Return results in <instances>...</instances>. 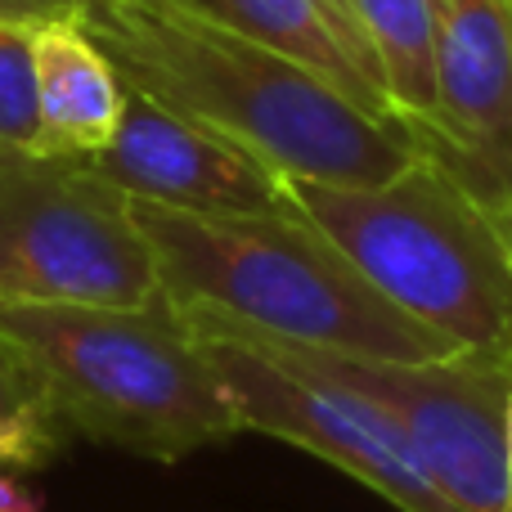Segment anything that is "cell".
Listing matches in <instances>:
<instances>
[{"mask_svg":"<svg viewBox=\"0 0 512 512\" xmlns=\"http://www.w3.org/2000/svg\"><path fill=\"white\" fill-rule=\"evenodd\" d=\"M72 23L126 90L225 135L283 180L387 185L423 158L405 122L364 113L310 68L167 0H77Z\"/></svg>","mask_w":512,"mask_h":512,"instance_id":"1","label":"cell"},{"mask_svg":"<svg viewBox=\"0 0 512 512\" xmlns=\"http://www.w3.org/2000/svg\"><path fill=\"white\" fill-rule=\"evenodd\" d=\"M171 310L351 360H445L459 346L396 310L306 216L176 212L131 198Z\"/></svg>","mask_w":512,"mask_h":512,"instance_id":"2","label":"cell"},{"mask_svg":"<svg viewBox=\"0 0 512 512\" xmlns=\"http://www.w3.org/2000/svg\"><path fill=\"white\" fill-rule=\"evenodd\" d=\"M288 194L396 310L512 369V252L495 216L445 167L418 158L387 185L288 180Z\"/></svg>","mask_w":512,"mask_h":512,"instance_id":"3","label":"cell"},{"mask_svg":"<svg viewBox=\"0 0 512 512\" xmlns=\"http://www.w3.org/2000/svg\"><path fill=\"white\" fill-rule=\"evenodd\" d=\"M0 328L32 355L63 427L95 445L180 463L243 432L198 337L167 306H23L0 301Z\"/></svg>","mask_w":512,"mask_h":512,"instance_id":"4","label":"cell"},{"mask_svg":"<svg viewBox=\"0 0 512 512\" xmlns=\"http://www.w3.org/2000/svg\"><path fill=\"white\" fill-rule=\"evenodd\" d=\"M158 297L131 198L95 162L0 149V301L140 310Z\"/></svg>","mask_w":512,"mask_h":512,"instance_id":"5","label":"cell"},{"mask_svg":"<svg viewBox=\"0 0 512 512\" xmlns=\"http://www.w3.org/2000/svg\"><path fill=\"white\" fill-rule=\"evenodd\" d=\"M180 319L216 369L243 432H265L333 463L337 472L382 495L396 512H459L427 477L396 418L382 414L373 400L355 396L351 387L306 369L301 360L256 337H243L198 315Z\"/></svg>","mask_w":512,"mask_h":512,"instance_id":"6","label":"cell"},{"mask_svg":"<svg viewBox=\"0 0 512 512\" xmlns=\"http://www.w3.org/2000/svg\"><path fill=\"white\" fill-rule=\"evenodd\" d=\"M256 342H265V337H256ZM265 346L292 355V360H301L306 369L324 373V378L342 382L355 396L373 400L382 414L396 418V427L409 436L427 477L436 481V490L459 512H512V472H508L512 369L495 360H481L472 351L405 364V360L315 355L279 342Z\"/></svg>","mask_w":512,"mask_h":512,"instance_id":"7","label":"cell"},{"mask_svg":"<svg viewBox=\"0 0 512 512\" xmlns=\"http://www.w3.org/2000/svg\"><path fill=\"white\" fill-rule=\"evenodd\" d=\"M436 122L414 135L490 216L512 207V0H432Z\"/></svg>","mask_w":512,"mask_h":512,"instance_id":"8","label":"cell"},{"mask_svg":"<svg viewBox=\"0 0 512 512\" xmlns=\"http://www.w3.org/2000/svg\"><path fill=\"white\" fill-rule=\"evenodd\" d=\"M95 171L113 180L126 198L162 203L176 212L216 216H288L297 212L288 180L265 167L256 153L225 135L162 108L158 99L126 90L117 135L95 153Z\"/></svg>","mask_w":512,"mask_h":512,"instance_id":"9","label":"cell"},{"mask_svg":"<svg viewBox=\"0 0 512 512\" xmlns=\"http://www.w3.org/2000/svg\"><path fill=\"white\" fill-rule=\"evenodd\" d=\"M203 23L310 68L373 117L400 122L360 18L346 0H167Z\"/></svg>","mask_w":512,"mask_h":512,"instance_id":"10","label":"cell"},{"mask_svg":"<svg viewBox=\"0 0 512 512\" xmlns=\"http://www.w3.org/2000/svg\"><path fill=\"white\" fill-rule=\"evenodd\" d=\"M32 77L41 153L95 158L113 144L126 108V86L108 54L72 18L32 27Z\"/></svg>","mask_w":512,"mask_h":512,"instance_id":"11","label":"cell"},{"mask_svg":"<svg viewBox=\"0 0 512 512\" xmlns=\"http://www.w3.org/2000/svg\"><path fill=\"white\" fill-rule=\"evenodd\" d=\"M373 45L396 117L409 135L436 122V14L432 0H346Z\"/></svg>","mask_w":512,"mask_h":512,"instance_id":"12","label":"cell"},{"mask_svg":"<svg viewBox=\"0 0 512 512\" xmlns=\"http://www.w3.org/2000/svg\"><path fill=\"white\" fill-rule=\"evenodd\" d=\"M59 405L32 355L0 328V468H45L63 450Z\"/></svg>","mask_w":512,"mask_h":512,"instance_id":"13","label":"cell"},{"mask_svg":"<svg viewBox=\"0 0 512 512\" xmlns=\"http://www.w3.org/2000/svg\"><path fill=\"white\" fill-rule=\"evenodd\" d=\"M0 149L41 153V117H36L32 77V27L0 18Z\"/></svg>","mask_w":512,"mask_h":512,"instance_id":"14","label":"cell"},{"mask_svg":"<svg viewBox=\"0 0 512 512\" xmlns=\"http://www.w3.org/2000/svg\"><path fill=\"white\" fill-rule=\"evenodd\" d=\"M72 5L77 0H0V18L23 23V27L59 23V18H72Z\"/></svg>","mask_w":512,"mask_h":512,"instance_id":"15","label":"cell"},{"mask_svg":"<svg viewBox=\"0 0 512 512\" xmlns=\"http://www.w3.org/2000/svg\"><path fill=\"white\" fill-rule=\"evenodd\" d=\"M0 512H45V499L0 472Z\"/></svg>","mask_w":512,"mask_h":512,"instance_id":"16","label":"cell"},{"mask_svg":"<svg viewBox=\"0 0 512 512\" xmlns=\"http://www.w3.org/2000/svg\"><path fill=\"white\" fill-rule=\"evenodd\" d=\"M495 225H499V234H504V243H508V252H512V207L504 216H495Z\"/></svg>","mask_w":512,"mask_h":512,"instance_id":"17","label":"cell"},{"mask_svg":"<svg viewBox=\"0 0 512 512\" xmlns=\"http://www.w3.org/2000/svg\"><path fill=\"white\" fill-rule=\"evenodd\" d=\"M508 472H512V400H508Z\"/></svg>","mask_w":512,"mask_h":512,"instance_id":"18","label":"cell"}]
</instances>
